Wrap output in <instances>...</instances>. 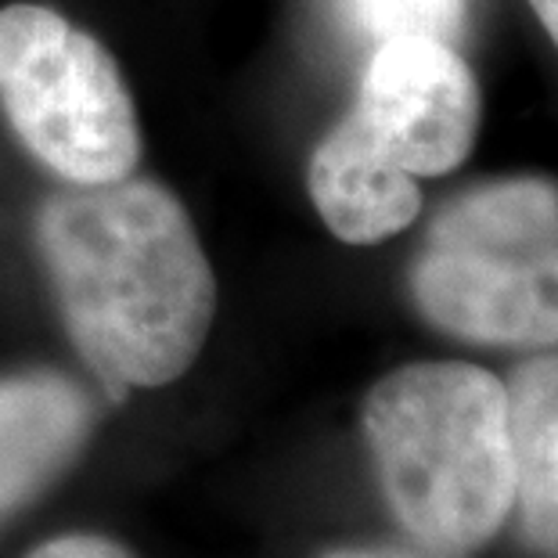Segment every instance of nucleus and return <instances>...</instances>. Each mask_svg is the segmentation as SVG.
Returning <instances> with one entry per match:
<instances>
[{"instance_id":"obj_1","label":"nucleus","mask_w":558,"mask_h":558,"mask_svg":"<svg viewBox=\"0 0 558 558\" xmlns=\"http://www.w3.org/2000/svg\"><path fill=\"white\" fill-rule=\"evenodd\" d=\"M37 245L69 339L105 383L170 386L198 361L217 278L170 187L134 173L54 187L37 209Z\"/></svg>"},{"instance_id":"obj_2","label":"nucleus","mask_w":558,"mask_h":558,"mask_svg":"<svg viewBox=\"0 0 558 558\" xmlns=\"http://www.w3.org/2000/svg\"><path fill=\"white\" fill-rule=\"evenodd\" d=\"M483 90L454 44L378 40L357 101L317 141L306 187L325 228L347 245H378L422 213V177H444L472 156Z\"/></svg>"},{"instance_id":"obj_3","label":"nucleus","mask_w":558,"mask_h":558,"mask_svg":"<svg viewBox=\"0 0 558 558\" xmlns=\"http://www.w3.org/2000/svg\"><path fill=\"white\" fill-rule=\"evenodd\" d=\"M364 436L389 508L422 548L476 551L512 515L508 393L486 367H397L364 400Z\"/></svg>"},{"instance_id":"obj_4","label":"nucleus","mask_w":558,"mask_h":558,"mask_svg":"<svg viewBox=\"0 0 558 558\" xmlns=\"http://www.w3.org/2000/svg\"><path fill=\"white\" fill-rule=\"evenodd\" d=\"M408 289L450 339L558 350V181L512 173L450 195L422 234Z\"/></svg>"},{"instance_id":"obj_5","label":"nucleus","mask_w":558,"mask_h":558,"mask_svg":"<svg viewBox=\"0 0 558 558\" xmlns=\"http://www.w3.org/2000/svg\"><path fill=\"white\" fill-rule=\"evenodd\" d=\"M0 109L62 184H112L141 162L137 105L109 47L44 4L0 8Z\"/></svg>"},{"instance_id":"obj_6","label":"nucleus","mask_w":558,"mask_h":558,"mask_svg":"<svg viewBox=\"0 0 558 558\" xmlns=\"http://www.w3.org/2000/svg\"><path fill=\"white\" fill-rule=\"evenodd\" d=\"M90 397L65 375L0 378V519L26 508L80 458Z\"/></svg>"},{"instance_id":"obj_7","label":"nucleus","mask_w":558,"mask_h":558,"mask_svg":"<svg viewBox=\"0 0 558 558\" xmlns=\"http://www.w3.org/2000/svg\"><path fill=\"white\" fill-rule=\"evenodd\" d=\"M505 393L519 537L533 555L558 558V350L522 361Z\"/></svg>"},{"instance_id":"obj_8","label":"nucleus","mask_w":558,"mask_h":558,"mask_svg":"<svg viewBox=\"0 0 558 558\" xmlns=\"http://www.w3.org/2000/svg\"><path fill=\"white\" fill-rule=\"evenodd\" d=\"M353 11L378 40L436 37L450 44L465 19V0H353Z\"/></svg>"},{"instance_id":"obj_9","label":"nucleus","mask_w":558,"mask_h":558,"mask_svg":"<svg viewBox=\"0 0 558 558\" xmlns=\"http://www.w3.org/2000/svg\"><path fill=\"white\" fill-rule=\"evenodd\" d=\"M26 558H137L126 544L101 537V533H65L33 548Z\"/></svg>"},{"instance_id":"obj_10","label":"nucleus","mask_w":558,"mask_h":558,"mask_svg":"<svg viewBox=\"0 0 558 558\" xmlns=\"http://www.w3.org/2000/svg\"><path fill=\"white\" fill-rule=\"evenodd\" d=\"M530 8L544 26V33L551 37V44L558 47V0H530Z\"/></svg>"},{"instance_id":"obj_11","label":"nucleus","mask_w":558,"mask_h":558,"mask_svg":"<svg viewBox=\"0 0 558 558\" xmlns=\"http://www.w3.org/2000/svg\"><path fill=\"white\" fill-rule=\"evenodd\" d=\"M328 558H414V555H400V551H336Z\"/></svg>"}]
</instances>
